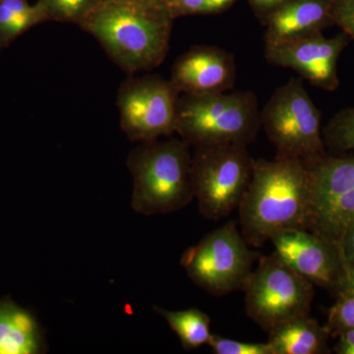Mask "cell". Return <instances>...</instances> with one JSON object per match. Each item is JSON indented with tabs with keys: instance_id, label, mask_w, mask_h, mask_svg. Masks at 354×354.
I'll return each mask as SVG.
<instances>
[{
	"instance_id": "obj_31",
	"label": "cell",
	"mask_w": 354,
	"mask_h": 354,
	"mask_svg": "<svg viewBox=\"0 0 354 354\" xmlns=\"http://www.w3.org/2000/svg\"><path fill=\"white\" fill-rule=\"evenodd\" d=\"M158 1H160V2H162V3H165V4H169V2H171L172 0H158Z\"/></svg>"
},
{
	"instance_id": "obj_28",
	"label": "cell",
	"mask_w": 354,
	"mask_h": 354,
	"mask_svg": "<svg viewBox=\"0 0 354 354\" xmlns=\"http://www.w3.org/2000/svg\"><path fill=\"white\" fill-rule=\"evenodd\" d=\"M354 291V265L344 269V277L337 292H353Z\"/></svg>"
},
{
	"instance_id": "obj_24",
	"label": "cell",
	"mask_w": 354,
	"mask_h": 354,
	"mask_svg": "<svg viewBox=\"0 0 354 354\" xmlns=\"http://www.w3.org/2000/svg\"><path fill=\"white\" fill-rule=\"evenodd\" d=\"M234 0H172L167 4L172 18L192 14L218 12L227 8Z\"/></svg>"
},
{
	"instance_id": "obj_11",
	"label": "cell",
	"mask_w": 354,
	"mask_h": 354,
	"mask_svg": "<svg viewBox=\"0 0 354 354\" xmlns=\"http://www.w3.org/2000/svg\"><path fill=\"white\" fill-rule=\"evenodd\" d=\"M274 253L314 286L339 290L344 274L339 249L309 230H291L272 237Z\"/></svg>"
},
{
	"instance_id": "obj_26",
	"label": "cell",
	"mask_w": 354,
	"mask_h": 354,
	"mask_svg": "<svg viewBox=\"0 0 354 354\" xmlns=\"http://www.w3.org/2000/svg\"><path fill=\"white\" fill-rule=\"evenodd\" d=\"M337 247L341 254L344 269L354 265V221L342 230Z\"/></svg>"
},
{
	"instance_id": "obj_16",
	"label": "cell",
	"mask_w": 354,
	"mask_h": 354,
	"mask_svg": "<svg viewBox=\"0 0 354 354\" xmlns=\"http://www.w3.org/2000/svg\"><path fill=\"white\" fill-rule=\"evenodd\" d=\"M307 165L311 178L313 211L339 195L354 191V157H323Z\"/></svg>"
},
{
	"instance_id": "obj_10",
	"label": "cell",
	"mask_w": 354,
	"mask_h": 354,
	"mask_svg": "<svg viewBox=\"0 0 354 354\" xmlns=\"http://www.w3.org/2000/svg\"><path fill=\"white\" fill-rule=\"evenodd\" d=\"M348 35L328 39L321 32L266 46V57L272 64L295 70L309 82L333 91L339 85L337 60L348 44Z\"/></svg>"
},
{
	"instance_id": "obj_3",
	"label": "cell",
	"mask_w": 354,
	"mask_h": 354,
	"mask_svg": "<svg viewBox=\"0 0 354 354\" xmlns=\"http://www.w3.org/2000/svg\"><path fill=\"white\" fill-rule=\"evenodd\" d=\"M185 140L143 142L127 158L132 208L143 216L171 214L194 199L192 155Z\"/></svg>"
},
{
	"instance_id": "obj_18",
	"label": "cell",
	"mask_w": 354,
	"mask_h": 354,
	"mask_svg": "<svg viewBox=\"0 0 354 354\" xmlns=\"http://www.w3.org/2000/svg\"><path fill=\"white\" fill-rule=\"evenodd\" d=\"M48 20L39 2L30 6L27 0L0 1V50L8 48L28 30Z\"/></svg>"
},
{
	"instance_id": "obj_13",
	"label": "cell",
	"mask_w": 354,
	"mask_h": 354,
	"mask_svg": "<svg viewBox=\"0 0 354 354\" xmlns=\"http://www.w3.org/2000/svg\"><path fill=\"white\" fill-rule=\"evenodd\" d=\"M332 19L327 0H295L270 16L266 44H276L321 32Z\"/></svg>"
},
{
	"instance_id": "obj_22",
	"label": "cell",
	"mask_w": 354,
	"mask_h": 354,
	"mask_svg": "<svg viewBox=\"0 0 354 354\" xmlns=\"http://www.w3.org/2000/svg\"><path fill=\"white\" fill-rule=\"evenodd\" d=\"M327 328L337 335L354 329V291L339 293V298L329 310Z\"/></svg>"
},
{
	"instance_id": "obj_20",
	"label": "cell",
	"mask_w": 354,
	"mask_h": 354,
	"mask_svg": "<svg viewBox=\"0 0 354 354\" xmlns=\"http://www.w3.org/2000/svg\"><path fill=\"white\" fill-rule=\"evenodd\" d=\"M48 21L80 25L104 0H38Z\"/></svg>"
},
{
	"instance_id": "obj_27",
	"label": "cell",
	"mask_w": 354,
	"mask_h": 354,
	"mask_svg": "<svg viewBox=\"0 0 354 354\" xmlns=\"http://www.w3.org/2000/svg\"><path fill=\"white\" fill-rule=\"evenodd\" d=\"M339 335L335 346V353L339 354H354V329L346 330Z\"/></svg>"
},
{
	"instance_id": "obj_19",
	"label": "cell",
	"mask_w": 354,
	"mask_h": 354,
	"mask_svg": "<svg viewBox=\"0 0 354 354\" xmlns=\"http://www.w3.org/2000/svg\"><path fill=\"white\" fill-rule=\"evenodd\" d=\"M153 309L167 321L185 351L208 344L212 337L211 318L205 312L198 308L171 311L155 306Z\"/></svg>"
},
{
	"instance_id": "obj_7",
	"label": "cell",
	"mask_w": 354,
	"mask_h": 354,
	"mask_svg": "<svg viewBox=\"0 0 354 354\" xmlns=\"http://www.w3.org/2000/svg\"><path fill=\"white\" fill-rule=\"evenodd\" d=\"M261 120L278 156L306 162L325 157L320 113L299 79L291 78L277 88L263 109Z\"/></svg>"
},
{
	"instance_id": "obj_25",
	"label": "cell",
	"mask_w": 354,
	"mask_h": 354,
	"mask_svg": "<svg viewBox=\"0 0 354 354\" xmlns=\"http://www.w3.org/2000/svg\"><path fill=\"white\" fill-rule=\"evenodd\" d=\"M330 16L344 34L354 39V0H335L330 6Z\"/></svg>"
},
{
	"instance_id": "obj_5",
	"label": "cell",
	"mask_w": 354,
	"mask_h": 354,
	"mask_svg": "<svg viewBox=\"0 0 354 354\" xmlns=\"http://www.w3.org/2000/svg\"><path fill=\"white\" fill-rule=\"evenodd\" d=\"M252 162L245 144L196 147L192 156L193 190L205 218L221 220L239 209L250 180Z\"/></svg>"
},
{
	"instance_id": "obj_1",
	"label": "cell",
	"mask_w": 354,
	"mask_h": 354,
	"mask_svg": "<svg viewBox=\"0 0 354 354\" xmlns=\"http://www.w3.org/2000/svg\"><path fill=\"white\" fill-rule=\"evenodd\" d=\"M239 209L241 234L250 246H262L286 230H309L313 196L308 165L283 156L253 160Z\"/></svg>"
},
{
	"instance_id": "obj_32",
	"label": "cell",
	"mask_w": 354,
	"mask_h": 354,
	"mask_svg": "<svg viewBox=\"0 0 354 354\" xmlns=\"http://www.w3.org/2000/svg\"><path fill=\"white\" fill-rule=\"evenodd\" d=\"M0 1H1V0H0Z\"/></svg>"
},
{
	"instance_id": "obj_4",
	"label": "cell",
	"mask_w": 354,
	"mask_h": 354,
	"mask_svg": "<svg viewBox=\"0 0 354 354\" xmlns=\"http://www.w3.org/2000/svg\"><path fill=\"white\" fill-rule=\"evenodd\" d=\"M259 124L257 102L248 92L183 94L176 132L189 145L205 147L252 141Z\"/></svg>"
},
{
	"instance_id": "obj_12",
	"label": "cell",
	"mask_w": 354,
	"mask_h": 354,
	"mask_svg": "<svg viewBox=\"0 0 354 354\" xmlns=\"http://www.w3.org/2000/svg\"><path fill=\"white\" fill-rule=\"evenodd\" d=\"M234 65L225 51L195 48L176 60L171 83L179 94L225 92L234 82Z\"/></svg>"
},
{
	"instance_id": "obj_30",
	"label": "cell",
	"mask_w": 354,
	"mask_h": 354,
	"mask_svg": "<svg viewBox=\"0 0 354 354\" xmlns=\"http://www.w3.org/2000/svg\"><path fill=\"white\" fill-rule=\"evenodd\" d=\"M132 1V0H104V2Z\"/></svg>"
},
{
	"instance_id": "obj_9",
	"label": "cell",
	"mask_w": 354,
	"mask_h": 354,
	"mask_svg": "<svg viewBox=\"0 0 354 354\" xmlns=\"http://www.w3.org/2000/svg\"><path fill=\"white\" fill-rule=\"evenodd\" d=\"M179 93L158 76L131 77L118 93L121 129L131 141L150 142L176 132Z\"/></svg>"
},
{
	"instance_id": "obj_2",
	"label": "cell",
	"mask_w": 354,
	"mask_h": 354,
	"mask_svg": "<svg viewBox=\"0 0 354 354\" xmlns=\"http://www.w3.org/2000/svg\"><path fill=\"white\" fill-rule=\"evenodd\" d=\"M171 12L158 0L102 2L80 23L129 75L158 66L169 50Z\"/></svg>"
},
{
	"instance_id": "obj_29",
	"label": "cell",
	"mask_w": 354,
	"mask_h": 354,
	"mask_svg": "<svg viewBox=\"0 0 354 354\" xmlns=\"http://www.w3.org/2000/svg\"><path fill=\"white\" fill-rule=\"evenodd\" d=\"M285 0H253L254 3L257 4L260 7H269L278 6L279 4L283 3Z\"/></svg>"
},
{
	"instance_id": "obj_14",
	"label": "cell",
	"mask_w": 354,
	"mask_h": 354,
	"mask_svg": "<svg viewBox=\"0 0 354 354\" xmlns=\"http://www.w3.org/2000/svg\"><path fill=\"white\" fill-rule=\"evenodd\" d=\"M44 351L43 333L31 312L9 297L0 300V354H39Z\"/></svg>"
},
{
	"instance_id": "obj_6",
	"label": "cell",
	"mask_w": 354,
	"mask_h": 354,
	"mask_svg": "<svg viewBox=\"0 0 354 354\" xmlns=\"http://www.w3.org/2000/svg\"><path fill=\"white\" fill-rule=\"evenodd\" d=\"M249 246L237 223L230 221L187 249L180 263L198 286L221 297L246 286L258 255Z\"/></svg>"
},
{
	"instance_id": "obj_17",
	"label": "cell",
	"mask_w": 354,
	"mask_h": 354,
	"mask_svg": "<svg viewBox=\"0 0 354 354\" xmlns=\"http://www.w3.org/2000/svg\"><path fill=\"white\" fill-rule=\"evenodd\" d=\"M354 221V191L317 207L309 230L337 246L342 230Z\"/></svg>"
},
{
	"instance_id": "obj_21",
	"label": "cell",
	"mask_w": 354,
	"mask_h": 354,
	"mask_svg": "<svg viewBox=\"0 0 354 354\" xmlns=\"http://www.w3.org/2000/svg\"><path fill=\"white\" fill-rule=\"evenodd\" d=\"M330 145L342 151H354V108L346 109L330 120L326 129Z\"/></svg>"
},
{
	"instance_id": "obj_23",
	"label": "cell",
	"mask_w": 354,
	"mask_h": 354,
	"mask_svg": "<svg viewBox=\"0 0 354 354\" xmlns=\"http://www.w3.org/2000/svg\"><path fill=\"white\" fill-rule=\"evenodd\" d=\"M216 354H274L269 342H248L212 334L208 342Z\"/></svg>"
},
{
	"instance_id": "obj_8",
	"label": "cell",
	"mask_w": 354,
	"mask_h": 354,
	"mask_svg": "<svg viewBox=\"0 0 354 354\" xmlns=\"http://www.w3.org/2000/svg\"><path fill=\"white\" fill-rule=\"evenodd\" d=\"M247 315L270 332L281 324L309 315L314 285L276 253L261 261L244 286Z\"/></svg>"
},
{
	"instance_id": "obj_15",
	"label": "cell",
	"mask_w": 354,
	"mask_h": 354,
	"mask_svg": "<svg viewBox=\"0 0 354 354\" xmlns=\"http://www.w3.org/2000/svg\"><path fill=\"white\" fill-rule=\"evenodd\" d=\"M330 334L309 315L297 317L269 332V342L274 354L327 353Z\"/></svg>"
}]
</instances>
